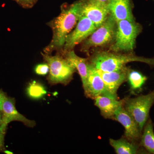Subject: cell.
<instances>
[{
    "instance_id": "5b68a950",
    "label": "cell",
    "mask_w": 154,
    "mask_h": 154,
    "mask_svg": "<svg viewBox=\"0 0 154 154\" xmlns=\"http://www.w3.org/2000/svg\"><path fill=\"white\" fill-rule=\"evenodd\" d=\"M43 57L49 67V74L48 78L49 84H68L76 69L66 59L60 56L43 55Z\"/></svg>"
},
{
    "instance_id": "5bb4252c",
    "label": "cell",
    "mask_w": 154,
    "mask_h": 154,
    "mask_svg": "<svg viewBox=\"0 0 154 154\" xmlns=\"http://www.w3.org/2000/svg\"><path fill=\"white\" fill-rule=\"evenodd\" d=\"M107 6L110 15L116 22L123 20L134 21L130 0H111Z\"/></svg>"
},
{
    "instance_id": "ffe728a7",
    "label": "cell",
    "mask_w": 154,
    "mask_h": 154,
    "mask_svg": "<svg viewBox=\"0 0 154 154\" xmlns=\"http://www.w3.org/2000/svg\"><path fill=\"white\" fill-rule=\"evenodd\" d=\"M49 71V67L48 64H41L36 66L35 72L37 74L44 75Z\"/></svg>"
},
{
    "instance_id": "e0dca14e",
    "label": "cell",
    "mask_w": 154,
    "mask_h": 154,
    "mask_svg": "<svg viewBox=\"0 0 154 154\" xmlns=\"http://www.w3.org/2000/svg\"><path fill=\"white\" fill-rule=\"evenodd\" d=\"M139 144L147 152L154 154V125L151 119H148L144 126Z\"/></svg>"
},
{
    "instance_id": "ac0fdd59",
    "label": "cell",
    "mask_w": 154,
    "mask_h": 154,
    "mask_svg": "<svg viewBox=\"0 0 154 154\" xmlns=\"http://www.w3.org/2000/svg\"><path fill=\"white\" fill-rule=\"evenodd\" d=\"M147 78L141 73L136 71H129L127 80L129 82L131 90L133 92H140L145 84Z\"/></svg>"
},
{
    "instance_id": "7a4b0ae2",
    "label": "cell",
    "mask_w": 154,
    "mask_h": 154,
    "mask_svg": "<svg viewBox=\"0 0 154 154\" xmlns=\"http://www.w3.org/2000/svg\"><path fill=\"white\" fill-rule=\"evenodd\" d=\"M132 62H140L154 67V58L137 56L133 54H119L102 51L97 53L92 57L91 64L97 70L104 72H112L126 66Z\"/></svg>"
},
{
    "instance_id": "3957f363",
    "label": "cell",
    "mask_w": 154,
    "mask_h": 154,
    "mask_svg": "<svg viewBox=\"0 0 154 154\" xmlns=\"http://www.w3.org/2000/svg\"><path fill=\"white\" fill-rule=\"evenodd\" d=\"M116 24L114 43L110 50L115 52L132 51L137 37L141 32V26L135 20H121L116 22Z\"/></svg>"
},
{
    "instance_id": "4fadbf2b",
    "label": "cell",
    "mask_w": 154,
    "mask_h": 154,
    "mask_svg": "<svg viewBox=\"0 0 154 154\" xmlns=\"http://www.w3.org/2000/svg\"><path fill=\"white\" fill-rule=\"evenodd\" d=\"M84 90L87 97L94 99L107 92L101 76L91 63L88 65V79Z\"/></svg>"
},
{
    "instance_id": "2e32d148",
    "label": "cell",
    "mask_w": 154,
    "mask_h": 154,
    "mask_svg": "<svg viewBox=\"0 0 154 154\" xmlns=\"http://www.w3.org/2000/svg\"><path fill=\"white\" fill-rule=\"evenodd\" d=\"M65 58L79 72L82 79L83 88H85L88 75L89 63L87 61V60L78 56L73 50L69 51L66 54Z\"/></svg>"
},
{
    "instance_id": "8992f818",
    "label": "cell",
    "mask_w": 154,
    "mask_h": 154,
    "mask_svg": "<svg viewBox=\"0 0 154 154\" xmlns=\"http://www.w3.org/2000/svg\"><path fill=\"white\" fill-rule=\"evenodd\" d=\"M116 25V21L110 14L86 40L84 45L85 50L91 48L104 46L114 41Z\"/></svg>"
},
{
    "instance_id": "44dd1931",
    "label": "cell",
    "mask_w": 154,
    "mask_h": 154,
    "mask_svg": "<svg viewBox=\"0 0 154 154\" xmlns=\"http://www.w3.org/2000/svg\"><path fill=\"white\" fill-rule=\"evenodd\" d=\"M6 132L0 131V151L2 149L4 146V140Z\"/></svg>"
},
{
    "instance_id": "52a82bcc",
    "label": "cell",
    "mask_w": 154,
    "mask_h": 154,
    "mask_svg": "<svg viewBox=\"0 0 154 154\" xmlns=\"http://www.w3.org/2000/svg\"><path fill=\"white\" fill-rule=\"evenodd\" d=\"M0 111L3 115V124L7 128L8 124L11 122L19 121L29 127H33L36 122L30 120L18 112L15 106L14 98L7 96L3 91H0Z\"/></svg>"
},
{
    "instance_id": "ba28073f",
    "label": "cell",
    "mask_w": 154,
    "mask_h": 154,
    "mask_svg": "<svg viewBox=\"0 0 154 154\" xmlns=\"http://www.w3.org/2000/svg\"><path fill=\"white\" fill-rule=\"evenodd\" d=\"M97 28L91 20L81 14L75 30L67 36L64 45L65 50H72L76 45L91 36Z\"/></svg>"
},
{
    "instance_id": "8fae6325",
    "label": "cell",
    "mask_w": 154,
    "mask_h": 154,
    "mask_svg": "<svg viewBox=\"0 0 154 154\" xmlns=\"http://www.w3.org/2000/svg\"><path fill=\"white\" fill-rule=\"evenodd\" d=\"M129 71L126 66L112 72H104L97 70L104 82L106 91L116 96L119 88L127 80Z\"/></svg>"
},
{
    "instance_id": "7402d4cb",
    "label": "cell",
    "mask_w": 154,
    "mask_h": 154,
    "mask_svg": "<svg viewBox=\"0 0 154 154\" xmlns=\"http://www.w3.org/2000/svg\"><path fill=\"white\" fill-rule=\"evenodd\" d=\"M6 129L4 126L3 124V115L1 111H0V131L6 132Z\"/></svg>"
},
{
    "instance_id": "cb8c5ba5",
    "label": "cell",
    "mask_w": 154,
    "mask_h": 154,
    "mask_svg": "<svg viewBox=\"0 0 154 154\" xmlns=\"http://www.w3.org/2000/svg\"><path fill=\"white\" fill-rule=\"evenodd\" d=\"M17 1L23 3V4H27H27H32L36 0H17Z\"/></svg>"
},
{
    "instance_id": "7c38bea8",
    "label": "cell",
    "mask_w": 154,
    "mask_h": 154,
    "mask_svg": "<svg viewBox=\"0 0 154 154\" xmlns=\"http://www.w3.org/2000/svg\"><path fill=\"white\" fill-rule=\"evenodd\" d=\"M94 100L95 105L99 108L102 116L112 119L116 110L124 105L125 99L119 100L118 96L107 92L97 96Z\"/></svg>"
},
{
    "instance_id": "d6986e66",
    "label": "cell",
    "mask_w": 154,
    "mask_h": 154,
    "mask_svg": "<svg viewBox=\"0 0 154 154\" xmlns=\"http://www.w3.org/2000/svg\"><path fill=\"white\" fill-rule=\"evenodd\" d=\"M27 93L31 98L38 99L44 96L46 92L41 84L34 81L30 83L28 86Z\"/></svg>"
},
{
    "instance_id": "30bf717a",
    "label": "cell",
    "mask_w": 154,
    "mask_h": 154,
    "mask_svg": "<svg viewBox=\"0 0 154 154\" xmlns=\"http://www.w3.org/2000/svg\"><path fill=\"white\" fill-rule=\"evenodd\" d=\"M81 2V14L91 20L97 28L110 15L107 5L96 2L93 0H83Z\"/></svg>"
},
{
    "instance_id": "277c9868",
    "label": "cell",
    "mask_w": 154,
    "mask_h": 154,
    "mask_svg": "<svg viewBox=\"0 0 154 154\" xmlns=\"http://www.w3.org/2000/svg\"><path fill=\"white\" fill-rule=\"evenodd\" d=\"M154 104V90L148 94L134 98H125L124 107L137 122L142 132Z\"/></svg>"
},
{
    "instance_id": "9c48e42d",
    "label": "cell",
    "mask_w": 154,
    "mask_h": 154,
    "mask_svg": "<svg viewBox=\"0 0 154 154\" xmlns=\"http://www.w3.org/2000/svg\"><path fill=\"white\" fill-rule=\"evenodd\" d=\"M112 119L124 127L125 137L131 141L140 142L142 132L132 116L125 110L124 105L116 110Z\"/></svg>"
},
{
    "instance_id": "6da1fadb",
    "label": "cell",
    "mask_w": 154,
    "mask_h": 154,
    "mask_svg": "<svg viewBox=\"0 0 154 154\" xmlns=\"http://www.w3.org/2000/svg\"><path fill=\"white\" fill-rule=\"evenodd\" d=\"M81 1L71 5L62 11L60 14L53 21L52 26L53 36L47 50L63 46L68 35L76 25L81 14Z\"/></svg>"
},
{
    "instance_id": "603a6c76",
    "label": "cell",
    "mask_w": 154,
    "mask_h": 154,
    "mask_svg": "<svg viewBox=\"0 0 154 154\" xmlns=\"http://www.w3.org/2000/svg\"><path fill=\"white\" fill-rule=\"evenodd\" d=\"M93 1L99 4L107 6L111 0H93Z\"/></svg>"
},
{
    "instance_id": "9a60e30c",
    "label": "cell",
    "mask_w": 154,
    "mask_h": 154,
    "mask_svg": "<svg viewBox=\"0 0 154 154\" xmlns=\"http://www.w3.org/2000/svg\"><path fill=\"white\" fill-rule=\"evenodd\" d=\"M109 143L117 154H136L141 152L139 143L131 141L124 136L118 140L110 139Z\"/></svg>"
}]
</instances>
